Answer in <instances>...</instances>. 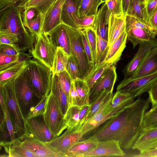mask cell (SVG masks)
Here are the masks:
<instances>
[{"mask_svg": "<svg viewBox=\"0 0 157 157\" xmlns=\"http://www.w3.org/2000/svg\"><path fill=\"white\" fill-rule=\"evenodd\" d=\"M80 106L70 107L64 117V122L67 127H72L77 125L79 122Z\"/></svg>", "mask_w": 157, "mask_h": 157, "instance_id": "38", "label": "cell"}, {"mask_svg": "<svg viewBox=\"0 0 157 157\" xmlns=\"http://www.w3.org/2000/svg\"><path fill=\"white\" fill-rule=\"evenodd\" d=\"M66 0H57L45 16L42 24V33L47 34L61 23V16Z\"/></svg>", "mask_w": 157, "mask_h": 157, "instance_id": "17", "label": "cell"}, {"mask_svg": "<svg viewBox=\"0 0 157 157\" xmlns=\"http://www.w3.org/2000/svg\"><path fill=\"white\" fill-rule=\"evenodd\" d=\"M126 15L117 17L111 14L109 19L108 29V45L112 44L126 28Z\"/></svg>", "mask_w": 157, "mask_h": 157, "instance_id": "22", "label": "cell"}, {"mask_svg": "<svg viewBox=\"0 0 157 157\" xmlns=\"http://www.w3.org/2000/svg\"><path fill=\"white\" fill-rule=\"evenodd\" d=\"M74 1L78 9L82 0H74Z\"/></svg>", "mask_w": 157, "mask_h": 157, "instance_id": "62", "label": "cell"}, {"mask_svg": "<svg viewBox=\"0 0 157 157\" xmlns=\"http://www.w3.org/2000/svg\"><path fill=\"white\" fill-rule=\"evenodd\" d=\"M77 12L78 9L74 0H66L62 9L61 16V23L76 28L74 16L77 15Z\"/></svg>", "mask_w": 157, "mask_h": 157, "instance_id": "30", "label": "cell"}, {"mask_svg": "<svg viewBox=\"0 0 157 157\" xmlns=\"http://www.w3.org/2000/svg\"><path fill=\"white\" fill-rule=\"evenodd\" d=\"M81 33L83 47L89 65L93 68L94 63L91 49L89 44L85 29H80Z\"/></svg>", "mask_w": 157, "mask_h": 157, "instance_id": "48", "label": "cell"}, {"mask_svg": "<svg viewBox=\"0 0 157 157\" xmlns=\"http://www.w3.org/2000/svg\"><path fill=\"white\" fill-rule=\"evenodd\" d=\"M5 114L6 118V128L10 137L11 140H14L15 138L13 125L5 101Z\"/></svg>", "mask_w": 157, "mask_h": 157, "instance_id": "52", "label": "cell"}, {"mask_svg": "<svg viewBox=\"0 0 157 157\" xmlns=\"http://www.w3.org/2000/svg\"><path fill=\"white\" fill-rule=\"evenodd\" d=\"M57 49L48 35L41 33L36 37L34 46L29 52L34 58L52 69Z\"/></svg>", "mask_w": 157, "mask_h": 157, "instance_id": "8", "label": "cell"}, {"mask_svg": "<svg viewBox=\"0 0 157 157\" xmlns=\"http://www.w3.org/2000/svg\"><path fill=\"white\" fill-rule=\"evenodd\" d=\"M156 148H157V145H156Z\"/></svg>", "mask_w": 157, "mask_h": 157, "instance_id": "63", "label": "cell"}, {"mask_svg": "<svg viewBox=\"0 0 157 157\" xmlns=\"http://www.w3.org/2000/svg\"><path fill=\"white\" fill-rule=\"evenodd\" d=\"M69 56L61 48H57L52 69L53 74H57L66 70Z\"/></svg>", "mask_w": 157, "mask_h": 157, "instance_id": "34", "label": "cell"}, {"mask_svg": "<svg viewBox=\"0 0 157 157\" xmlns=\"http://www.w3.org/2000/svg\"><path fill=\"white\" fill-rule=\"evenodd\" d=\"M15 79L6 84L3 87L5 103L9 113L14 130L18 138H20L25 133V119L21 112L16 96Z\"/></svg>", "mask_w": 157, "mask_h": 157, "instance_id": "5", "label": "cell"}, {"mask_svg": "<svg viewBox=\"0 0 157 157\" xmlns=\"http://www.w3.org/2000/svg\"><path fill=\"white\" fill-rule=\"evenodd\" d=\"M74 82L82 105L89 104L90 89L85 80L80 78L75 80Z\"/></svg>", "mask_w": 157, "mask_h": 157, "instance_id": "37", "label": "cell"}, {"mask_svg": "<svg viewBox=\"0 0 157 157\" xmlns=\"http://www.w3.org/2000/svg\"><path fill=\"white\" fill-rule=\"evenodd\" d=\"M126 32L127 40L131 42L134 49L143 42L157 41L155 36L141 28H134Z\"/></svg>", "mask_w": 157, "mask_h": 157, "instance_id": "28", "label": "cell"}, {"mask_svg": "<svg viewBox=\"0 0 157 157\" xmlns=\"http://www.w3.org/2000/svg\"><path fill=\"white\" fill-rule=\"evenodd\" d=\"M18 42V39L15 35L0 31V44H5L10 45L15 47L18 50L17 47Z\"/></svg>", "mask_w": 157, "mask_h": 157, "instance_id": "50", "label": "cell"}, {"mask_svg": "<svg viewBox=\"0 0 157 157\" xmlns=\"http://www.w3.org/2000/svg\"><path fill=\"white\" fill-rule=\"evenodd\" d=\"M63 24L69 38L71 55L78 65L80 78L84 79L92 69L88 62L80 29Z\"/></svg>", "mask_w": 157, "mask_h": 157, "instance_id": "6", "label": "cell"}, {"mask_svg": "<svg viewBox=\"0 0 157 157\" xmlns=\"http://www.w3.org/2000/svg\"><path fill=\"white\" fill-rule=\"evenodd\" d=\"M22 11L18 6H12L0 13V31L13 34L17 37V48L20 52L32 48L36 37L24 26Z\"/></svg>", "mask_w": 157, "mask_h": 157, "instance_id": "2", "label": "cell"}, {"mask_svg": "<svg viewBox=\"0 0 157 157\" xmlns=\"http://www.w3.org/2000/svg\"><path fill=\"white\" fill-rule=\"evenodd\" d=\"M96 15L86 16L80 18L77 15L74 16L76 28L79 29H85L93 28L95 30Z\"/></svg>", "mask_w": 157, "mask_h": 157, "instance_id": "39", "label": "cell"}, {"mask_svg": "<svg viewBox=\"0 0 157 157\" xmlns=\"http://www.w3.org/2000/svg\"><path fill=\"white\" fill-rule=\"evenodd\" d=\"M90 108V104L80 106L79 111V122L81 125L83 123L89 112Z\"/></svg>", "mask_w": 157, "mask_h": 157, "instance_id": "56", "label": "cell"}, {"mask_svg": "<svg viewBox=\"0 0 157 157\" xmlns=\"http://www.w3.org/2000/svg\"><path fill=\"white\" fill-rule=\"evenodd\" d=\"M56 75L61 87L67 95L68 100L72 80L66 70L57 74Z\"/></svg>", "mask_w": 157, "mask_h": 157, "instance_id": "43", "label": "cell"}, {"mask_svg": "<svg viewBox=\"0 0 157 157\" xmlns=\"http://www.w3.org/2000/svg\"><path fill=\"white\" fill-rule=\"evenodd\" d=\"M157 71V47L150 50L141 60L133 74L129 77L136 78Z\"/></svg>", "mask_w": 157, "mask_h": 157, "instance_id": "15", "label": "cell"}, {"mask_svg": "<svg viewBox=\"0 0 157 157\" xmlns=\"http://www.w3.org/2000/svg\"><path fill=\"white\" fill-rule=\"evenodd\" d=\"M23 0H0V13H2L8 7L18 6Z\"/></svg>", "mask_w": 157, "mask_h": 157, "instance_id": "55", "label": "cell"}, {"mask_svg": "<svg viewBox=\"0 0 157 157\" xmlns=\"http://www.w3.org/2000/svg\"><path fill=\"white\" fill-rule=\"evenodd\" d=\"M1 147H3L8 157H35L31 152L22 145L18 138L12 140L0 142Z\"/></svg>", "mask_w": 157, "mask_h": 157, "instance_id": "24", "label": "cell"}, {"mask_svg": "<svg viewBox=\"0 0 157 157\" xmlns=\"http://www.w3.org/2000/svg\"><path fill=\"white\" fill-rule=\"evenodd\" d=\"M68 103L69 108L71 106H80L82 105L81 99L76 90L73 81H72L71 85L68 99Z\"/></svg>", "mask_w": 157, "mask_h": 157, "instance_id": "49", "label": "cell"}, {"mask_svg": "<svg viewBox=\"0 0 157 157\" xmlns=\"http://www.w3.org/2000/svg\"><path fill=\"white\" fill-rule=\"evenodd\" d=\"M145 0V1H146V2L148 0Z\"/></svg>", "mask_w": 157, "mask_h": 157, "instance_id": "64", "label": "cell"}, {"mask_svg": "<svg viewBox=\"0 0 157 157\" xmlns=\"http://www.w3.org/2000/svg\"><path fill=\"white\" fill-rule=\"evenodd\" d=\"M143 123L146 125L157 128V105L152 107L144 115Z\"/></svg>", "mask_w": 157, "mask_h": 157, "instance_id": "46", "label": "cell"}, {"mask_svg": "<svg viewBox=\"0 0 157 157\" xmlns=\"http://www.w3.org/2000/svg\"><path fill=\"white\" fill-rule=\"evenodd\" d=\"M113 64L103 62L97 67L92 69L84 79L90 89L106 70Z\"/></svg>", "mask_w": 157, "mask_h": 157, "instance_id": "33", "label": "cell"}, {"mask_svg": "<svg viewBox=\"0 0 157 157\" xmlns=\"http://www.w3.org/2000/svg\"><path fill=\"white\" fill-rule=\"evenodd\" d=\"M134 157H157V148H155L143 153H139L131 156Z\"/></svg>", "mask_w": 157, "mask_h": 157, "instance_id": "58", "label": "cell"}, {"mask_svg": "<svg viewBox=\"0 0 157 157\" xmlns=\"http://www.w3.org/2000/svg\"><path fill=\"white\" fill-rule=\"evenodd\" d=\"M47 96L40 99L37 103L31 108L25 119L43 115L45 109Z\"/></svg>", "mask_w": 157, "mask_h": 157, "instance_id": "44", "label": "cell"}, {"mask_svg": "<svg viewBox=\"0 0 157 157\" xmlns=\"http://www.w3.org/2000/svg\"><path fill=\"white\" fill-rule=\"evenodd\" d=\"M98 140L92 137L77 142L69 149L66 157H80L83 154L92 151L98 146Z\"/></svg>", "mask_w": 157, "mask_h": 157, "instance_id": "21", "label": "cell"}, {"mask_svg": "<svg viewBox=\"0 0 157 157\" xmlns=\"http://www.w3.org/2000/svg\"><path fill=\"white\" fill-rule=\"evenodd\" d=\"M57 0H23L18 5L22 10L31 8L36 9L39 13L42 24L46 14Z\"/></svg>", "mask_w": 157, "mask_h": 157, "instance_id": "25", "label": "cell"}, {"mask_svg": "<svg viewBox=\"0 0 157 157\" xmlns=\"http://www.w3.org/2000/svg\"><path fill=\"white\" fill-rule=\"evenodd\" d=\"M39 116L26 119L25 122V133L20 139L28 138L46 143L57 137L50 131L43 119Z\"/></svg>", "mask_w": 157, "mask_h": 157, "instance_id": "10", "label": "cell"}, {"mask_svg": "<svg viewBox=\"0 0 157 157\" xmlns=\"http://www.w3.org/2000/svg\"><path fill=\"white\" fill-rule=\"evenodd\" d=\"M57 100L64 117L69 108L68 98L62 88L56 74H53L51 91Z\"/></svg>", "mask_w": 157, "mask_h": 157, "instance_id": "26", "label": "cell"}, {"mask_svg": "<svg viewBox=\"0 0 157 157\" xmlns=\"http://www.w3.org/2000/svg\"><path fill=\"white\" fill-rule=\"evenodd\" d=\"M127 37L125 28L109 48L105 62L115 65L120 60L126 46Z\"/></svg>", "mask_w": 157, "mask_h": 157, "instance_id": "20", "label": "cell"}, {"mask_svg": "<svg viewBox=\"0 0 157 157\" xmlns=\"http://www.w3.org/2000/svg\"><path fill=\"white\" fill-rule=\"evenodd\" d=\"M125 155L118 141L107 140H99L95 149L83 154L81 157H123Z\"/></svg>", "mask_w": 157, "mask_h": 157, "instance_id": "13", "label": "cell"}, {"mask_svg": "<svg viewBox=\"0 0 157 157\" xmlns=\"http://www.w3.org/2000/svg\"><path fill=\"white\" fill-rule=\"evenodd\" d=\"M132 96L128 93L117 90L114 94L111 101L106 106L105 112L107 114H108L112 110Z\"/></svg>", "mask_w": 157, "mask_h": 157, "instance_id": "40", "label": "cell"}, {"mask_svg": "<svg viewBox=\"0 0 157 157\" xmlns=\"http://www.w3.org/2000/svg\"><path fill=\"white\" fill-rule=\"evenodd\" d=\"M47 35L56 47L61 48L69 56L71 55L69 38L62 23L58 25Z\"/></svg>", "mask_w": 157, "mask_h": 157, "instance_id": "19", "label": "cell"}, {"mask_svg": "<svg viewBox=\"0 0 157 157\" xmlns=\"http://www.w3.org/2000/svg\"><path fill=\"white\" fill-rule=\"evenodd\" d=\"M104 2L102 0H82L78 9V17L81 18L86 16L96 15L99 6Z\"/></svg>", "mask_w": 157, "mask_h": 157, "instance_id": "32", "label": "cell"}, {"mask_svg": "<svg viewBox=\"0 0 157 157\" xmlns=\"http://www.w3.org/2000/svg\"><path fill=\"white\" fill-rule=\"evenodd\" d=\"M113 92L109 89L105 90L90 104V110L83 123L91 119L106 102L113 98L114 95Z\"/></svg>", "mask_w": 157, "mask_h": 157, "instance_id": "31", "label": "cell"}, {"mask_svg": "<svg viewBox=\"0 0 157 157\" xmlns=\"http://www.w3.org/2000/svg\"><path fill=\"white\" fill-rule=\"evenodd\" d=\"M81 125L78 124L72 127H68L61 135L46 143L48 146L66 157L69 149L75 143L83 140L80 130Z\"/></svg>", "mask_w": 157, "mask_h": 157, "instance_id": "11", "label": "cell"}, {"mask_svg": "<svg viewBox=\"0 0 157 157\" xmlns=\"http://www.w3.org/2000/svg\"><path fill=\"white\" fill-rule=\"evenodd\" d=\"M157 47V41L144 42L139 44L137 52L123 70L125 78L131 76L146 54L151 50Z\"/></svg>", "mask_w": 157, "mask_h": 157, "instance_id": "18", "label": "cell"}, {"mask_svg": "<svg viewBox=\"0 0 157 157\" xmlns=\"http://www.w3.org/2000/svg\"><path fill=\"white\" fill-rule=\"evenodd\" d=\"M88 40L90 44L92 53L94 63V68L95 66L96 60L97 47V34L96 30L93 28L85 29Z\"/></svg>", "mask_w": 157, "mask_h": 157, "instance_id": "45", "label": "cell"}, {"mask_svg": "<svg viewBox=\"0 0 157 157\" xmlns=\"http://www.w3.org/2000/svg\"><path fill=\"white\" fill-rule=\"evenodd\" d=\"M109 16L111 14L118 17L125 16L123 14L122 0H105Z\"/></svg>", "mask_w": 157, "mask_h": 157, "instance_id": "41", "label": "cell"}, {"mask_svg": "<svg viewBox=\"0 0 157 157\" xmlns=\"http://www.w3.org/2000/svg\"><path fill=\"white\" fill-rule=\"evenodd\" d=\"M157 6V0H148L146 3V8L149 18Z\"/></svg>", "mask_w": 157, "mask_h": 157, "instance_id": "57", "label": "cell"}, {"mask_svg": "<svg viewBox=\"0 0 157 157\" xmlns=\"http://www.w3.org/2000/svg\"><path fill=\"white\" fill-rule=\"evenodd\" d=\"M126 31L134 28L143 29L155 36H157V30L144 23L132 16L126 15Z\"/></svg>", "mask_w": 157, "mask_h": 157, "instance_id": "36", "label": "cell"}, {"mask_svg": "<svg viewBox=\"0 0 157 157\" xmlns=\"http://www.w3.org/2000/svg\"><path fill=\"white\" fill-rule=\"evenodd\" d=\"M0 103L1 105V108L4 114L5 112V100L4 94L3 87L0 86Z\"/></svg>", "mask_w": 157, "mask_h": 157, "instance_id": "60", "label": "cell"}, {"mask_svg": "<svg viewBox=\"0 0 157 157\" xmlns=\"http://www.w3.org/2000/svg\"><path fill=\"white\" fill-rule=\"evenodd\" d=\"M147 92L148 98L152 107L157 105V81L152 85Z\"/></svg>", "mask_w": 157, "mask_h": 157, "instance_id": "54", "label": "cell"}, {"mask_svg": "<svg viewBox=\"0 0 157 157\" xmlns=\"http://www.w3.org/2000/svg\"><path fill=\"white\" fill-rule=\"evenodd\" d=\"M116 69L114 65L111 66L90 89L89 104L94 101L105 90L109 89L113 91L117 78Z\"/></svg>", "mask_w": 157, "mask_h": 157, "instance_id": "12", "label": "cell"}, {"mask_svg": "<svg viewBox=\"0 0 157 157\" xmlns=\"http://www.w3.org/2000/svg\"><path fill=\"white\" fill-rule=\"evenodd\" d=\"M28 61L19 62L0 71V86L16 78L25 68Z\"/></svg>", "mask_w": 157, "mask_h": 157, "instance_id": "29", "label": "cell"}, {"mask_svg": "<svg viewBox=\"0 0 157 157\" xmlns=\"http://www.w3.org/2000/svg\"><path fill=\"white\" fill-rule=\"evenodd\" d=\"M25 27L32 35L35 37L41 34L42 29L40 14L36 18L29 21Z\"/></svg>", "mask_w": 157, "mask_h": 157, "instance_id": "47", "label": "cell"}, {"mask_svg": "<svg viewBox=\"0 0 157 157\" xmlns=\"http://www.w3.org/2000/svg\"><path fill=\"white\" fill-rule=\"evenodd\" d=\"M109 48L108 41L97 35L96 63L94 67L92 69L97 67L101 63L105 61Z\"/></svg>", "mask_w": 157, "mask_h": 157, "instance_id": "35", "label": "cell"}, {"mask_svg": "<svg viewBox=\"0 0 157 157\" xmlns=\"http://www.w3.org/2000/svg\"><path fill=\"white\" fill-rule=\"evenodd\" d=\"M26 69L35 95L39 99L47 96L51 91L52 69L34 58L28 62Z\"/></svg>", "mask_w": 157, "mask_h": 157, "instance_id": "3", "label": "cell"}, {"mask_svg": "<svg viewBox=\"0 0 157 157\" xmlns=\"http://www.w3.org/2000/svg\"><path fill=\"white\" fill-rule=\"evenodd\" d=\"M15 90L18 103L25 119L31 108L38 102L36 99H40L34 94L26 67L15 79Z\"/></svg>", "mask_w": 157, "mask_h": 157, "instance_id": "4", "label": "cell"}, {"mask_svg": "<svg viewBox=\"0 0 157 157\" xmlns=\"http://www.w3.org/2000/svg\"><path fill=\"white\" fill-rule=\"evenodd\" d=\"M157 81V71L136 78H124L118 85L117 90L128 93L135 98L147 92Z\"/></svg>", "mask_w": 157, "mask_h": 157, "instance_id": "9", "label": "cell"}, {"mask_svg": "<svg viewBox=\"0 0 157 157\" xmlns=\"http://www.w3.org/2000/svg\"><path fill=\"white\" fill-rule=\"evenodd\" d=\"M130 0H122V7L124 15H126Z\"/></svg>", "mask_w": 157, "mask_h": 157, "instance_id": "61", "label": "cell"}, {"mask_svg": "<svg viewBox=\"0 0 157 157\" xmlns=\"http://www.w3.org/2000/svg\"><path fill=\"white\" fill-rule=\"evenodd\" d=\"M109 18L108 7L105 3L99 9L96 15L95 30L97 35L108 41Z\"/></svg>", "mask_w": 157, "mask_h": 157, "instance_id": "23", "label": "cell"}, {"mask_svg": "<svg viewBox=\"0 0 157 157\" xmlns=\"http://www.w3.org/2000/svg\"><path fill=\"white\" fill-rule=\"evenodd\" d=\"M19 139L21 140L23 147L33 153L35 157H63L61 154L45 143L28 138Z\"/></svg>", "mask_w": 157, "mask_h": 157, "instance_id": "16", "label": "cell"}, {"mask_svg": "<svg viewBox=\"0 0 157 157\" xmlns=\"http://www.w3.org/2000/svg\"><path fill=\"white\" fill-rule=\"evenodd\" d=\"M39 14L38 10L34 8H29L22 10V17L25 27L29 21L36 18Z\"/></svg>", "mask_w": 157, "mask_h": 157, "instance_id": "51", "label": "cell"}, {"mask_svg": "<svg viewBox=\"0 0 157 157\" xmlns=\"http://www.w3.org/2000/svg\"><path fill=\"white\" fill-rule=\"evenodd\" d=\"M148 22L151 27L157 30V6L149 17Z\"/></svg>", "mask_w": 157, "mask_h": 157, "instance_id": "59", "label": "cell"}, {"mask_svg": "<svg viewBox=\"0 0 157 157\" xmlns=\"http://www.w3.org/2000/svg\"><path fill=\"white\" fill-rule=\"evenodd\" d=\"M21 52L12 45L5 44H0V53L8 55L17 56Z\"/></svg>", "mask_w": 157, "mask_h": 157, "instance_id": "53", "label": "cell"}, {"mask_svg": "<svg viewBox=\"0 0 157 157\" xmlns=\"http://www.w3.org/2000/svg\"><path fill=\"white\" fill-rule=\"evenodd\" d=\"M43 116L50 131L57 137L67 128L64 122V116L57 100L51 91L47 96Z\"/></svg>", "mask_w": 157, "mask_h": 157, "instance_id": "7", "label": "cell"}, {"mask_svg": "<svg viewBox=\"0 0 157 157\" xmlns=\"http://www.w3.org/2000/svg\"><path fill=\"white\" fill-rule=\"evenodd\" d=\"M150 103L148 98L139 97L86 134L98 141L115 140L122 148L132 149L140 132Z\"/></svg>", "mask_w": 157, "mask_h": 157, "instance_id": "1", "label": "cell"}, {"mask_svg": "<svg viewBox=\"0 0 157 157\" xmlns=\"http://www.w3.org/2000/svg\"><path fill=\"white\" fill-rule=\"evenodd\" d=\"M145 0H130L126 15L139 19L149 25Z\"/></svg>", "mask_w": 157, "mask_h": 157, "instance_id": "27", "label": "cell"}, {"mask_svg": "<svg viewBox=\"0 0 157 157\" xmlns=\"http://www.w3.org/2000/svg\"><path fill=\"white\" fill-rule=\"evenodd\" d=\"M66 70L72 81L81 78L78 63L75 58L72 55L69 56Z\"/></svg>", "mask_w": 157, "mask_h": 157, "instance_id": "42", "label": "cell"}, {"mask_svg": "<svg viewBox=\"0 0 157 157\" xmlns=\"http://www.w3.org/2000/svg\"><path fill=\"white\" fill-rule=\"evenodd\" d=\"M157 144V128L145 125L144 123L140 134L132 149L143 153L156 148Z\"/></svg>", "mask_w": 157, "mask_h": 157, "instance_id": "14", "label": "cell"}]
</instances>
